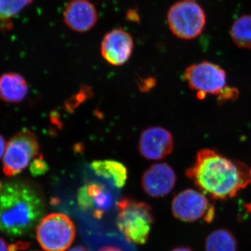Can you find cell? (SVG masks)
I'll return each mask as SVG.
<instances>
[{
	"label": "cell",
	"instance_id": "22",
	"mask_svg": "<svg viewBox=\"0 0 251 251\" xmlns=\"http://www.w3.org/2000/svg\"><path fill=\"white\" fill-rule=\"evenodd\" d=\"M99 251H122L120 248L113 247V246H105L100 248Z\"/></svg>",
	"mask_w": 251,
	"mask_h": 251
},
{
	"label": "cell",
	"instance_id": "8",
	"mask_svg": "<svg viewBox=\"0 0 251 251\" xmlns=\"http://www.w3.org/2000/svg\"><path fill=\"white\" fill-rule=\"evenodd\" d=\"M171 208L175 217L185 222H194L202 218L209 221L214 214L205 195L193 189L178 193L173 198Z\"/></svg>",
	"mask_w": 251,
	"mask_h": 251
},
{
	"label": "cell",
	"instance_id": "18",
	"mask_svg": "<svg viewBox=\"0 0 251 251\" xmlns=\"http://www.w3.org/2000/svg\"><path fill=\"white\" fill-rule=\"evenodd\" d=\"M231 36L239 47L251 49V16H243L234 22Z\"/></svg>",
	"mask_w": 251,
	"mask_h": 251
},
{
	"label": "cell",
	"instance_id": "26",
	"mask_svg": "<svg viewBox=\"0 0 251 251\" xmlns=\"http://www.w3.org/2000/svg\"><path fill=\"white\" fill-rule=\"evenodd\" d=\"M184 1H193V0H184Z\"/></svg>",
	"mask_w": 251,
	"mask_h": 251
},
{
	"label": "cell",
	"instance_id": "4",
	"mask_svg": "<svg viewBox=\"0 0 251 251\" xmlns=\"http://www.w3.org/2000/svg\"><path fill=\"white\" fill-rule=\"evenodd\" d=\"M117 226L127 240L138 245L146 244L150 237L154 216L148 203L124 198L117 203Z\"/></svg>",
	"mask_w": 251,
	"mask_h": 251
},
{
	"label": "cell",
	"instance_id": "20",
	"mask_svg": "<svg viewBox=\"0 0 251 251\" xmlns=\"http://www.w3.org/2000/svg\"><path fill=\"white\" fill-rule=\"evenodd\" d=\"M34 163L31 164V172L33 175H39L44 174L46 173V170L48 169L47 165L45 161H42L41 159H35Z\"/></svg>",
	"mask_w": 251,
	"mask_h": 251
},
{
	"label": "cell",
	"instance_id": "16",
	"mask_svg": "<svg viewBox=\"0 0 251 251\" xmlns=\"http://www.w3.org/2000/svg\"><path fill=\"white\" fill-rule=\"evenodd\" d=\"M206 251H237V243L233 234L226 229L211 232L206 240Z\"/></svg>",
	"mask_w": 251,
	"mask_h": 251
},
{
	"label": "cell",
	"instance_id": "9",
	"mask_svg": "<svg viewBox=\"0 0 251 251\" xmlns=\"http://www.w3.org/2000/svg\"><path fill=\"white\" fill-rule=\"evenodd\" d=\"M173 149V135L163 127H150L140 135L138 150L141 156L147 159L160 161L169 156Z\"/></svg>",
	"mask_w": 251,
	"mask_h": 251
},
{
	"label": "cell",
	"instance_id": "15",
	"mask_svg": "<svg viewBox=\"0 0 251 251\" xmlns=\"http://www.w3.org/2000/svg\"><path fill=\"white\" fill-rule=\"evenodd\" d=\"M91 166L96 174L112 181L115 187H123L128 179V171L120 162L114 160H99L92 162Z\"/></svg>",
	"mask_w": 251,
	"mask_h": 251
},
{
	"label": "cell",
	"instance_id": "12",
	"mask_svg": "<svg viewBox=\"0 0 251 251\" xmlns=\"http://www.w3.org/2000/svg\"><path fill=\"white\" fill-rule=\"evenodd\" d=\"M77 202L82 209L100 219L111 208L112 195L103 185L90 183L80 188Z\"/></svg>",
	"mask_w": 251,
	"mask_h": 251
},
{
	"label": "cell",
	"instance_id": "19",
	"mask_svg": "<svg viewBox=\"0 0 251 251\" xmlns=\"http://www.w3.org/2000/svg\"><path fill=\"white\" fill-rule=\"evenodd\" d=\"M30 246L27 242L8 243L3 238L0 237V251H21L26 250Z\"/></svg>",
	"mask_w": 251,
	"mask_h": 251
},
{
	"label": "cell",
	"instance_id": "11",
	"mask_svg": "<svg viewBox=\"0 0 251 251\" xmlns=\"http://www.w3.org/2000/svg\"><path fill=\"white\" fill-rule=\"evenodd\" d=\"M133 49V38L122 29H115L104 36L100 47L102 56L113 66H122L128 62Z\"/></svg>",
	"mask_w": 251,
	"mask_h": 251
},
{
	"label": "cell",
	"instance_id": "14",
	"mask_svg": "<svg viewBox=\"0 0 251 251\" xmlns=\"http://www.w3.org/2000/svg\"><path fill=\"white\" fill-rule=\"evenodd\" d=\"M27 82L21 74L9 72L0 76V99L6 103H18L27 97Z\"/></svg>",
	"mask_w": 251,
	"mask_h": 251
},
{
	"label": "cell",
	"instance_id": "6",
	"mask_svg": "<svg viewBox=\"0 0 251 251\" xmlns=\"http://www.w3.org/2000/svg\"><path fill=\"white\" fill-rule=\"evenodd\" d=\"M39 141L29 129L14 135L6 144L3 156V172L6 176H16L24 171L39 153Z\"/></svg>",
	"mask_w": 251,
	"mask_h": 251
},
{
	"label": "cell",
	"instance_id": "5",
	"mask_svg": "<svg viewBox=\"0 0 251 251\" xmlns=\"http://www.w3.org/2000/svg\"><path fill=\"white\" fill-rule=\"evenodd\" d=\"M36 239L46 251H66L72 245L76 227L74 221L62 213H52L36 226Z\"/></svg>",
	"mask_w": 251,
	"mask_h": 251
},
{
	"label": "cell",
	"instance_id": "7",
	"mask_svg": "<svg viewBox=\"0 0 251 251\" xmlns=\"http://www.w3.org/2000/svg\"><path fill=\"white\" fill-rule=\"evenodd\" d=\"M168 22L175 35L183 39H192L202 32L205 15L196 2L181 1L170 8Z\"/></svg>",
	"mask_w": 251,
	"mask_h": 251
},
{
	"label": "cell",
	"instance_id": "23",
	"mask_svg": "<svg viewBox=\"0 0 251 251\" xmlns=\"http://www.w3.org/2000/svg\"><path fill=\"white\" fill-rule=\"evenodd\" d=\"M68 251H90L87 248L82 247V246H77V247L72 248Z\"/></svg>",
	"mask_w": 251,
	"mask_h": 251
},
{
	"label": "cell",
	"instance_id": "2",
	"mask_svg": "<svg viewBox=\"0 0 251 251\" xmlns=\"http://www.w3.org/2000/svg\"><path fill=\"white\" fill-rule=\"evenodd\" d=\"M45 203L40 191L28 181L14 180L0 189V231L21 237L32 230L44 215Z\"/></svg>",
	"mask_w": 251,
	"mask_h": 251
},
{
	"label": "cell",
	"instance_id": "24",
	"mask_svg": "<svg viewBox=\"0 0 251 251\" xmlns=\"http://www.w3.org/2000/svg\"><path fill=\"white\" fill-rule=\"evenodd\" d=\"M172 251H192L189 248L187 247H177L176 249H173Z\"/></svg>",
	"mask_w": 251,
	"mask_h": 251
},
{
	"label": "cell",
	"instance_id": "3",
	"mask_svg": "<svg viewBox=\"0 0 251 251\" xmlns=\"http://www.w3.org/2000/svg\"><path fill=\"white\" fill-rule=\"evenodd\" d=\"M184 80L202 100L207 95L217 96L219 101L233 100L237 89L227 85L226 71L217 64L202 62L190 66L185 70Z\"/></svg>",
	"mask_w": 251,
	"mask_h": 251
},
{
	"label": "cell",
	"instance_id": "25",
	"mask_svg": "<svg viewBox=\"0 0 251 251\" xmlns=\"http://www.w3.org/2000/svg\"><path fill=\"white\" fill-rule=\"evenodd\" d=\"M1 186H2V184H1V182H0V189H1Z\"/></svg>",
	"mask_w": 251,
	"mask_h": 251
},
{
	"label": "cell",
	"instance_id": "1",
	"mask_svg": "<svg viewBox=\"0 0 251 251\" xmlns=\"http://www.w3.org/2000/svg\"><path fill=\"white\" fill-rule=\"evenodd\" d=\"M202 192L214 199L234 197L251 184V168L211 149L200 150L193 166L186 171Z\"/></svg>",
	"mask_w": 251,
	"mask_h": 251
},
{
	"label": "cell",
	"instance_id": "13",
	"mask_svg": "<svg viewBox=\"0 0 251 251\" xmlns=\"http://www.w3.org/2000/svg\"><path fill=\"white\" fill-rule=\"evenodd\" d=\"M64 21L68 27L77 32L90 30L98 21V13L87 0H72L64 11Z\"/></svg>",
	"mask_w": 251,
	"mask_h": 251
},
{
	"label": "cell",
	"instance_id": "17",
	"mask_svg": "<svg viewBox=\"0 0 251 251\" xmlns=\"http://www.w3.org/2000/svg\"><path fill=\"white\" fill-rule=\"evenodd\" d=\"M34 0H0V28L9 29L11 21Z\"/></svg>",
	"mask_w": 251,
	"mask_h": 251
},
{
	"label": "cell",
	"instance_id": "21",
	"mask_svg": "<svg viewBox=\"0 0 251 251\" xmlns=\"http://www.w3.org/2000/svg\"><path fill=\"white\" fill-rule=\"evenodd\" d=\"M6 143L4 137L0 134V158L4 156L5 151H6Z\"/></svg>",
	"mask_w": 251,
	"mask_h": 251
},
{
	"label": "cell",
	"instance_id": "10",
	"mask_svg": "<svg viewBox=\"0 0 251 251\" xmlns=\"http://www.w3.org/2000/svg\"><path fill=\"white\" fill-rule=\"evenodd\" d=\"M176 176L173 168L166 163L151 165L142 176L143 191L151 198L164 197L173 191Z\"/></svg>",
	"mask_w": 251,
	"mask_h": 251
}]
</instances>
